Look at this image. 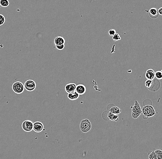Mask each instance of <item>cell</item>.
I'll use <instances>...</instances> for the list:
<instances>
[{
  "label": "cell",
  "instance_id": "cell-1",
  "mask_svg": "<svg viewBox=\"0 0 162 159\" xmlns=\"http://www.w3.org/2000/svg\"><path fill=\"white\" fill-rule=\"evenodd\" d=\"M132 108V116L134 119H137L142 114V109L140 104L137 100L134 102V105Z\"/></svg>",
  "mask_w": 162,
  "mask_h": 159
},
{
  "label": "cell",
  "instance_id": "cell-2",
  "mask_svg": "<svg viewBox=\"0 0 162 159\" xmlns=\"http://www.w3.org/2000/svg\"><path fill=\"white\" fill-rule=\"evenodd\" d=\"M141 109L143 116L147 118L153 116L156 114V111L152 105H147L144 106Z\"/></svg>",
  "mask_w": 162,
  "mask_h": 159
},
{
  "label": "cell",
  "instance_id": "cell-3",
  "mask_svg": "<svg viewBox=\"0 0 162 159\" xmlns=\"http://www.w3.org/2000/svg\"><path fill=\"white\" fill-rule=\"evenodd\" d=\"M92 128V124L88 119H84L81 121L80 128L81 131L84 133L88 132Z\"/></svg>",
  "mask_w": 162,
  "mask_h": 159
},
{
  "label": "cell",
  "instance_id": "cell-4",
  "mask_svg": "<svg viewBox=\"0 0 162 159\" xmlns=\"http://www.w3.org/2000/svg\"><path fill=\"white\" fill-rule=\"evenodd\" d=\"M12 89L15 93L20 94L24 92L25 87L22 82L18 81L14 83L12 85Z\"/></svg>",
  "mask_w": 162,
  "mask_h": 159
},
{
  "label": "cell",
  "instance_id": "cell-5",
  "mask_svg": "<svg viewBox=\"0 0 162 159\" xmlns=\"http://www.w3.org/2000/svg\"><path fill=\"white\" fill-rule=\"evenodd\" d=\"M23 130L26 132H30L33 129V122L30 120H25L22 124Z\"/></svg>",
  "mask_w": 162,
  "mask_h": 159
},
{
  "label": "cell",
  "instance_id": "cell-6",
  "mask_svg": "<svg viewBox=\"0 0 162 159\" xmlns=\"http://www.w3.org/2000/svg\"><path fill=\"white\" fill-rule=\"evenodd\" d=\"M36 87V85L35 82L32 80H28L26 81L24 84L25 89L29 92L33 91L35 89Z\"/></svg>",
  "mask_w": 162,
  "mask_h": 159
},
{
  "label": "cell",
  "instance_id": "cell-7",
  "mask_svg": "<svg viewBox=\"0 0 162 159\" xmlns=\"http://www.w3.org/2000/svg\"><path fill=\"white\" fill-rule=\"evenodd\" d=\"M35 132H41L44 130L43 124L40 121H35L33 123V129Z\"/></svg>",
  "mask_w": 162,
  "mask_h": 159
},
{
  "label": "cell",
  "instance_id": "cell-8",
  "mask_svg": "<svg viewBox=\"0 0 162 159\" xmlns=\"http://www.w3.org/2000/svg\"><path fill=\"white\" fill-rule=\"evenodd\" d=\"M77 85L75 83H69L66 85L65 86V91L67 93H70L71 92L75 91Z\"/></svg>",
  "mask_w": 162,
  "mask_h": 159
},
{
  "label": "cell",
  "instance_id": "cell-9",
  "mask_svg": "<svg viewBox=\"0 0 162 159\" xmlns=\"http://www.w3.org/2000/svg\"><path fill=\"white\" fill-rule=\"evenodd\" d=\"M160 87V82L157 81V80L155 79V78L152 80V83L151 86L149 89V90H151V91H156Z\"/></svg>",
  "mask_w": 162,
  "mask_h": 159
},
{
  "label": "cell",
  "instance_id": "cell-10",
  "mask_svg": "<svg viewBox=\"0 0 162 159\" xmlns=\"http://www.w3.org/2000/svg\"><path fill=\"white\" fill-rule=\"evenodd\" d=\"M75 91L77 92L79 95H84L86 92V87L83 85L80 84L77 85Z\"/></svg>",
  "mask_w": 162,
  "mask_h": 159
},
{
  "label": "cell",
  "instance_id": "cell-11",
  "mask_svg": "<svg viewBox=\"0 0 162 159\" xmlns=\"http://www.w3.org/2000/svg\"><path fill=\"white\" fill-rule=\"evenodd\" d=\"M155 72L152 69H149L146 71L145 74V77L147 80H153L155 78Z\"/></svg>",
  "mask_w": 162,
  "mask_h": 159
},
{
  "label": "cell",
  "instance_id": "cell-12",
  "mask_svg": "<svg viewBox=\"0 0 162 159\" xmlns=\"http://www.w3.org/2000/svg\"><path fill=\"white\" fill-rule=\"evenodd\" d=\"M149 14L152 19H156L158 17V13L157 9L155 8H152L149 10Z\"/></svg>",
  "mask_w": 162,
  "mask_h": 159
},
{
  "label": "cell",
  "instance_id": "cell-13",
  "mask_svg": "<svg viewBox=\"0 0 162 159\" xmlns=\"http://www.w3.org/2000/svg\"><path fill=\"white\" fill-rule=\"evenodd\" d=\"M54 44L56 45H61L64 44L65 40L62 36H57L54 39Z\"/></svg>",
  "mask_w": 162,
  "mask_h": 159
},
{
  "label": "cell",
  "instance_id": "cell-14",
  "mask_svg": "<svg viewBox=\"0 0 162 159\" xmlns=\"http://www.w3.org/2000/svg\"><path fill=\"white\" fill-rule=\"evenodd\" d=\"M67 97L70 100L73 101L79 98V95L76 91H74L72 92L68 93Z\"/></svg>",
  "mask_w": 162,
  "mask_h": 159
},
{
  "label": "cell",
  "instance_id": "cell-15",
  "mask_svg": "<svg viewBox=\"0 0 162 159\" xmlns=\"http://www.w3.org/2000/svg\"><path fill=\"white\" fill-rule=\"evenodd\" d=\"M109 111L115 115H118L121 112V110L117 106H114L109 109Z\"/></svg>",
  "mask_w": 162,
  "mask_h": 159
},
{
  "label": "cell",
  "instance_id": "cell-16",
  "mask_svg": "<svg viewBox=\"0 0 162 159\" xmlns=\"http://www.w3.org/2000/svg\"><path fill=\"white\" fill-rule=\"evenodd\" d=\"M118 118H119L118 115H115L114 114L111 113L110 112L108 113L107 118L109 120L111 121H117L118 120Z\"/></svg>",
  "mask_w": 162,
  "mask_h": 159
},
{
  "label": "cell",
  "instance_id": "cell-17",
  "mask_svg": "<svg viewBox=\"0 0 162 159\" xmlns=\"http://www.w3.org/2000/svg\"><path fill=\"white\" fill-rule=\"evenodd\" d=\"M0 5L2 7H7L9 5V1L8 0H0Z\"/></svg>",
  "mask_w": 162,
  "mask_h": 159
},
{
  "label": "cell",
  "instance_id": "cell-18",
  "mask_svg": "<svg viewBox=\"0 0 162 159\" xmlns=\"http://www.w3.org/2000/svg\"><path fill=\"white\" fill-rule=\"evenodd\" d=\"M157 159H162V150L157 149L154 151Z\"/></svg>",
  "mask_w": 162,
  "mask_h": 159
},
{
  "label": "cell",
  "instance_id": "cell-19",
  "mask_svg": "<svg viewBox=\"0 0 162 159\" xmlns=\"http://www.w3.org/2000/svg\"><path fill=\"white\" fill-rule=\"evenodd\" d=\"M155 76L157 80H161L162 79V74L161 71H157L155 73Z\"/></svg>",
  "mask_w": 162,
  "mask_h": 159
},
{
  "label": "cell",
  "instance_id": "cell-20",
  "mask_svg": "<svg viewBox=\"0 0 162 159\" xmlns=\"http://www.w3.org/2000/svg\"><path fill=\"white\" fill-rule=\"evenodd\" d=\"M148 158L149 159H157V157L154 152V151H153L149 154Z\"/></svg>",
  "mask_w": 162,
  "mask_h": 159
},
{
  "label": "cell",
  "instance_id": "cell-21",
  "mask_svg": "<svg viewBox=\"0 0 162 159\" xmlns=\"http://www.w3.org/2000/svg\"><path fill=\"white\" fill-rule=\"evenodd\" d=\"M113 39L114 41H118L121 40V37L119 34L116 33L113 36Z\"/></svg>",
  "mask_w": 162,
  "mask_h": 159
},
{
  "label": "cell",
  "instance_id": "cell-22",
  "mask_svg": "<svg viewBox=\"0 0 162 159\" xmlns=\"http://www.w3.org/2000/svg\"><path fill=\"white\" fill-rule=\"evenodd\" d=\"M5 18L3 15L0 14V26L2 25L5 23Z\"/></svg>",
  "mask_w": 162,
  "mask_h": 159
},
{
  "label": "cell",
  "instance_id": "cell-23",
  "mask_svg": "<svg viewBox=\"0 0 162 159\" xmlns=\"http://www.w3.org/2000/svg\"><path fill=\"white\" fill-rule=\"evenodd\" d=\"M116 33V31L115 29H111L109 30V31H108V34L110 36H113V35Z\"/></svg>",
  "mask_w": 162,
  "mask_h": 159
},
{
  "label": "cell",
  "instance_id": "cell-24",
  "mask_svg": "<svg viewBox=\"0 0 162 159\" xmlns=\"http://www.w3.org/2000/svg\"><path fill=\"white\" fill-rule=\"evenodd\" d=\"M56 48H57L58 50H62L64 48V44L61 45H56Z\"/></svg>",
  "mask_w": 162,
  "mask_h": 159
},
{
  "label": "cell",
  "instance_id": "cell-25",
  "mask_svg": "<svg viewBox=\"0 0 162 159\" xmlns=\"http://www.w3.org/2000/svg\"><path fill=\"white\" fill-rule=\"evenodd\" d=\"M158 14L161 15L162 16V7L158 10Z\"/></svg>",
  "mask_w": 162,
  "mask_h": 159
},
{
  "label": "cell",
  "instance_id": "cell-26",
  "mask_svg": "<svg viewBox=\"0 0 162 159\" xmlns=\"http://www.w3.org/2000/svg\"><path fill=\"white\" fill-rule=\"evenodd\" d=\"M90 0V1H92V0Z\"/></svg>",
  "mask_w": 162,
  "mask_h": 159
},
{
  "label": "cell",
  "instance_id": "cell-27",
  "mask_svg": "<svg viewBox=\"0 0 162 159\" xmlns=\"http://www.w3.org/2000/svg\"><path fill=\"white\" fill-rule=\"evenodd\" d=\"M161 73H162V70H161Z\"/></svg>",
  "mask_w": 162,
  "mask_h": 159
}]
</instances>
